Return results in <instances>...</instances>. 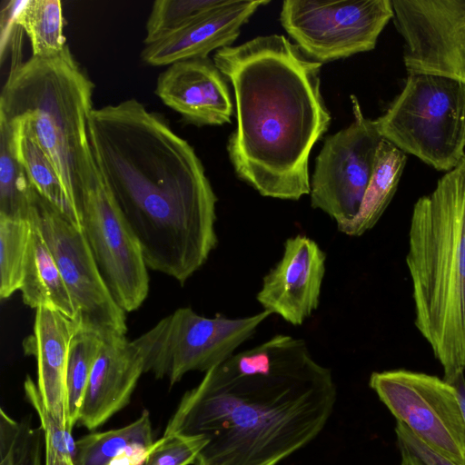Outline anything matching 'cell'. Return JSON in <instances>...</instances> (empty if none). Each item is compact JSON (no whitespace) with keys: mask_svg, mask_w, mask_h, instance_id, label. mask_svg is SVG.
<instances>
[{"mask_svg":"<svg viewBox=\"0 0 465 465\" xmlns=\"http://www.w3.org/2000/svg\"><path fill=\"white\" fill-rule=\"evenodd\" d=\"M395 434L400 450H402L411 453L425 465H456L450 460L430 448L400 421L396 422Z\"/></svg>","mask_w":465,"mask_h":465,"instance_id":"31","label":"cell"},{"mask_svg":"<svg viewBox=\"0 0 465 465\" xmlns=\"http://www.w3.org/2000/svg\"><path fill=\"white\" fill-rule=\"evenodd\" d=\"M208 442L202 434L163 436L143 465H193Z\"/></svg>","mask_w":465,"mask_h":465,"instance_id":"30","label":"cell"},{"mask_svg":"<svg viewBox=\"0 0 465 465\" xmlns=\"http://www.w3.org/2000/svg\"><path fill=\"white\" fill-rule=\"evenodd\" d=\"M221 0H157L146 22L145 45L186 25Z\"/></svg>","mask_w":465,"mask_h":465,"instance_id":"29","label":"cell"},{"mask_svg":"<svg viewBox=\"0 0 465 465\" xmlns=\"http://www.w3.org/2000/svg\"><path fill=\"white\" fill-rule=\"evenodd\" d=\"M271 315L263 310L243 318H208L192 308H179L132 343L143 360L144 373L167 378L173 386L190 371L206 372L227 361Z\"/></svg>","mask_w":465,"mask_h":465,"instance_id":"7","label":"cell"},{"mask_svg":"<svg viewBox=\"0 0 465 465\" xmlns=\"http://www.w3.org/2000/svg\"><path fill=\"white\" fill-rule=\"evenodd\" d=\"M30 219L0 215V297L20 291L32 235Z\"/></svg>","mask_w":465,"mask_h":465,"instance_id":"26","label":"cell"},{"mask_svg":"<svg viewBox=\"0 0 465 465\" xmlns=\"http://www.w3.org/2000/svg\"><path fill=\"white\" fill-rule=\"evenodd\" d=\"M45 438L31 416L16 420L0 409V465H42Z\"/></svg>","mask_w":465,"mask_h":465,"instance_id":"27","label":"cell"},{"mask_svg":"<svg viewBox=\"0 0 465 465\" xmlns=\"http://www.w3.org/2000/svg\"><path fill=\"white\" fill-rule=\"evenodd\" d=\"M406 162L405 153L385 139L381 141L360 211L351 223L338 231L358 237L376 225L397 191Z\"/></svg>","mask_w":465,"mask_h":465,"instance_id":"21","label":"cell"},{"mask_svg":"<svg viewBox=\"0 0 465 465\" xmlns=\"http://www.w3.org/2000/svg\"><path fill=\"white\" fill-rule=\"evenodd\" d=\"M150 413L143 410L131 423L105 431L91 432L75 440L74 465H109L132 445L154 443Z\"/></svg>","mask_w":465,"mask_h":465,"instance_id":"23","label":"cell"},{"mask_svg":"<svg viewBox=\"0 0 465 465\" xmlns=\"http://www.w3.org/2000/svg\"><path fill=\"white\" fill-rule=\"evenodd\" d=\"M36 194L16 157L12 127L0 117V215L30 219Z\"/></svg>","mask_w":465,"mask_h":465,"instance_id":"24","label":"cell"},{"mask_svg":"<svg viewBox=\"0 0 465 465\" xmlns=\"http://www.w3.org/2000/svg\"><path fill=\"white\" fill-rule=\"evenodd\" d=\"M88 138L147 267L183 284L218 243L217 197L193 148L135 99L94 109Z\"/></svg>","mask_w":465,"mask_h":465,"instance_id":"2","label":"cell"},{"mask_svg":"<svg viewBox=\"0 0 465 465\" xmlns=\"http://www.w3.org/2000/svg\"><path fill=\"white\" fill-rule=\"evenodd\" d=\"M325 261V252L310 237L288 238L282 257L263 277L258 302L287 322L302 325L319 306Z\"/></svg>","mask_w":465,"mask_h":465,"instance_id":"14","label":"cell"},{"mask_svg":"<svg viewBox=\"0 0 465 465\" xmlns=\"http://www.w3.org/2000/svg\"><path fill=\"white\" fill-rule=\"evenodd\" d=\"M354 119L327 137L311 180V205L332 218L338 230L358 214L368 188L381 141L374 120L366 118L354 95Z\"/></svg>","mask_w":465,"mask_h":465,"instance_id":"12","label":"cell"},{"mask_svg":"<svg viewBox=\"0 0 465 465\" xmlns=\"http://www.w3.org/2000/svg\"><path fill=\"white\" fill-rule=\"evenodd\" d=\"M369 386L397 421L436 452L465 465V421L451 384L435 375L396 369L372 372Z\"/></svg>","mask_w":465,"mask_h":465,"instance_id":"8","label":"cell"},{"mask_svg":"<svg viewBox=\"0 0 465 465\" xmlns=\"http://www.w3.org/2000/svg\"><path fill=\"white\" fill-rule=\"evenodd\" d=\"M280 17L302 51L322 64L374 49L393 9L391 0H286Z\"/></svg>","mask_w":465,"mask_h":465,"instance_id":"9","label":"cell"},{"mask_svg":"<svg viewBox=\"0 0 465 465\" xmlns=\"http://www.w3.org/2000/svg\"><path fill=\"white\" fill-rule=\"evenodd\" d=\"M32 235L22 287L23 302L32 309L57 311L77 321V311L56 261L39 226L30 217Z\"/></svg>","mask_w":465,"mask_h":465,"instance_id":"19","label":"cell"},{"mask_svg":"<svg viewBox=\"0 0 465 465\" xmlns=\"http://www.w3.org/2000/svg\"><path fill=\"white\" fill-rule=\"evenodd\" d=\"M157 445L158 440L152 445H132L116 456L109 465H143Z\"/></svg>","mask_w":465,"mask_h":465,"instance_id":"32","label":"cell"},{"mask_svg":"<svg viewBox=\"0 0 465 465\" xmlns=\"http://www.w3.org/2000/svg\"><path fill=\"white\" fill-rule=\"evenodd\" d=\"M193 465H205V464L197 460V461Z\"/></svg>","mask_w":465,"mask_h":465,"instance_id":"35","label":"cell"},{"mask_svg":"<svg viewBox=\"0 0 465 465\" xmlns=\"http://www.w3.org/2000/svg\"><path fill=\"white\" fill-rule=\"evenodd\" d=\"M12 20L29 37L32 56L51 57L67 45L64 35L62 2L59 0L15 2Z\"/></svg>","mask_w":465,"mask_h":465,"instance_id":"22","label":"cell"},{"mask_svg":"<svg viewBox=\"0 0 465 465\" xmlns=\"http://www.w3.org/2000/svg\"><path fill=\"white\" fill-rule=\"evenodd\" d=\"M408 74L465 84V0H391Z\"/></svg>","mask_w":465,"mask_h":465,"instance_id":"13","label":"cell"},{"mask_svg":"<svg viewBox=\"0 0 465 465\" xmlns=\"http://www.w3.org/2000/svg\"><path fill=\"white\" fill-rule=\"evenodd\" d=\"M27 401L35 410L45 438V465H74L73 454L75 441L47 411L36 382L27 375L24 382Z\"/></svg>","mask_w":465,"mask_h":465,"instance_id":"28","label":"cell"},{"mask_svg":"<svg viewBox=\"0 0 465 465\" xmlns=\"http://www.w3.org/2000/svg\"><path fill=\"white\" fill-rule=\"evenodd\" d=\"M52 252L77 311L79 326L125 335L126 312L112 295L83 231L36 194L31 213Z\"/></svg>","mask_w":465,"mask_h":465,"instance_id":"11","label":"cell"},{"mask_svg":"<svg viewBox=\"0 0 465 465\" xmlns=\"http://www.w3.org/2000/svg\"><path fill=\"white\" fill-rule=\"evenodd\" d=\"M454 387L465 421V373L459 375L451 383Z\"/></svg>","mask_w":465,"mask_h":465,"instance_id":"33","label":"cell"},{"mask_svg":"<svg viewBox=\"0 0 465 465\" xmlns=\"http://www.w3.org/2000/svg\"><path fill=\"white\" fill-rule=\"evenodd\" d=\"M337 389L302 339L277 334L205 372L163 436L204 435L205 465H277L314 440Z\"/></svg>","mask_w":465,"mask_h":465,"instance_id":"1","label":"cell"},{"mask_svg":"<svg viewBox=\"0 0 465 465\" xmlns=\"http://www.w3.org/2000/svg\"><path fill=\"white\" fill-rule=\"evenodd\" d=\"M142 358L125 335L104 336V343L94 364L78 423L89 430L104 425L126 407L141 375Z\"/></svg>","mask_w":465,"mask_h":465,"instance_id":"17","label":"cell"},{"mask_svg":"<svg viewBox=\"0 0 465 465\" xmlns=\"http://www.w3.org/2000/svg\"><path fill=\"white\" fill-rule=\"evenodd\" d=\"M77 328L78 323L63 313L39 308L33 333L23 341L25 353L36 361V384L45 409L71 435L66 371L70 343Z\"/></svg>","mask_w":465,"mask_h":465,"instance_id":"18","label":"cell"},{"mask_svg":"<svg viewBox=\"0 0 465 465\" xmlns=\"http://www.w3.org/2000/svg\"><path fill=\"white\" fill-rule=\"evenodd\" d=\"M6 122L12 127L16 157L35 190L69 222L82 230L78 212L68 198L54 164L40 146L27 122L24 118Z\"/></svg>","mask_w":465,"mask_h":465,"instance_id":"20","label":"cell"},{"mask_svg":"<svg viewBox=\"0 0 465 465\" xmlns=\"http://www.w3.org/2000/svg\"><path fill=\"white\" fill-rule=\"evenodd\" d=\"M223 75L209 57L175 62L158 76L155 94L189 124L222 125L232 114Z\"/></svg>","mask_w":465,"mask_h":465,"instance_id":"16","label":"cell"},{"mask_svg":"<svg viewBox=\"0 0 465 465\" xmlns=\"http://www.w3.org/2000/svg\"><path fill=\"white\" fill-rule=\"evenodd\" d=\"M102 333L78 325L70 343L66 391L69 428L73 431L78 423L79 413L87 383L104 343Z\"/></svg>","mask_w":465,"mask_h":465,"instance_id":"25","label":"cell"},{"mask_svg":"<svg viewBox=\"0 0 465 465\" xmlns=\"http://www.w3.org/2000/svg\"><path fill=\"white\" fill-rule=\"evenodd\" d=\"M408 242L414 324L451 384L465 373V157L416 201Z\"/></svg>","mask_w":465,"mask_h":465,"instance_id":"4","label":"cell"},{"mask_svg":"<svg viewBox=\"0 0 465 465\" xmlns=\"http://www.w3.org/2000/svg\"><path fill=\"white\" fill-rule=\"evenodd\" d=\"M93 91L66 45L56 55L31 56L13 66L0 96V117L27 122L77 212L78 199L96 171L88 138Z\"/></svg>","mask_w":465,"mask_h":465,"instance_id":"5","label":"cell"},{"mask_svg":"<svg viewBox=\"0 0 465 465\" xmlns=\"http://www.w3.org/2000/svg\"><path fill=\"white\" fill-rule=\"evenodd\" d=\"M82 231L116 302L125 312L141 307L149 275L141 246L96 168L77 203Z\"/></svg>","mask_w":465,"mask_h":465,"instance_id":"10","label":"cell"},{"mask_svg":"<svg viewBox=\"0 0 465 465\" xmlns=\"http://www.w3.org/2000/svg\"><path fill=\"white\" fill-rule=\"evenodd\" d=\"M267 0H221L189 21L186 25L146 45L143 60L153 66L208 57L213 51L231 46L242 26Z\"/></svg>","mask_w":465,"mask_h":465,"instance_id":"15","label":"cell"},{"mask_svg":"<svg viewBox=\"0 0 465 465\" xmlns=\"http://www.w3.org/2000/svg\"><path fill=\"white\" fill-rule=\"evenodd\" d=\"M401 460L400 465H425L416 456L411 453L401 450Z\"/></svg>","mask_w":465,"mask_h":465,"instance_id":"34","label":"cell"},{"mask_svg":"<svg viewBox=\"0 0 465 465\" xmlns=\"http://www.w3.org/2000/svg\"><path fill=\"white\" fill-rule=\"evenodd\" d=\"M374 121L381 136L401 151L449 172L465 157V84L408 74L401 93Z\"/></svg>","mask_w":465,"mask_h":465,"instance_id":"6","label":"cell"},{"mask_svg":"<svg viewBox=\"0 0 465 465\" xmlns=\"http://www.w3.org/2000/svg\"><path fill=\"white\" fill-rule=\"evenodd\" d=\"M213 62L234 91L237 126L227 151L236 175L265 197L309 194L310 153L331 120L322 64L280 35L221 48Z\"/></svg>","mask_w":465,"mask_h":465,"instance_id":"3","label":"cell"}]
</instances>
